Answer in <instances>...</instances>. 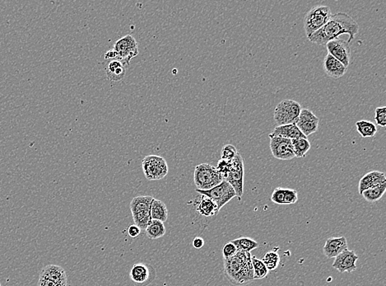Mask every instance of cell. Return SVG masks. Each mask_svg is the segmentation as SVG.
Here are the masks:
<instances>
[{
	"label": "cell",
	"mask_w": 386,
	"mask_h": 286,
	"mask_svg": "<svg viewBox=\"0 0 386 286\" xmlns=\"http://www.w3.org/2000/svg\"><path fill=\"white\" fill-rule=\"evenodd\" d=\"M358 22L346 13H338L332 14L323 27L309 37L308 40L312 43L318 45H326V43L338 39L342 35L349 36L347 43L349 44L355 38L359 31Z\"/></svg>",
	"instance_id": "6da1fadb"
},
{
	"label": "cell",
	"mask_w": 386,
	"mask_h": 286,
	"mask_svg": "<svg viewBox=\"0 0 386 286\" xmlns=\"http://www.w3.org/2000/svg\"><path fill=\"white\" fill-rule=\"evenodd\" d=\"M250 252L237 251V253L224 260V271L228 280L237 285L247 284L254 280Z\"/></svg>",
	"instance_id": "7a4b0ae2"
},
{
	"label": "cell",
	"mask_w": 386,
	"mask_h": 286,
	"mask_svg": "<svg viewBox=\"0 0 386 286\" xmlns=\"http://www.w3.org/2000/svg\"><path fill=\"white\" fill-rule=\"evenodd\" d=\"M194 181L198 190H208L219 185L223 180L215 167L201 164L195 168Z\"/></svg>",
	"instance_id": "3957f363"
},
{
	"label": "cell",
	"mask_w": 386,
	"mask_h": 286,
	"mask_svg": "<svg viewBox=\"0 0 386 286\" xmlns=\"http://www.w3.org/2000/svg\"><path fill=\"white\" fill-rule=\"evenodd\" d=\"M154 198L150 196H139L131 201V210L133 218L140 230H146L151 218V205Z\"/></svg>",
	"instance_id": "277c9868"
},
{
	"label": "cell",
	"mask_w": 386,
	"mask_h": 286,
	"mask_svg": "<svg viewBox=\"0 0 386 286\" xmlns=\"http://www.w3.org/2000/svg\"><path fill=\"white\" fill-rule=\"evenodd\" d=\"M330 8L325 5L313 7L304 18V29L307 38L327 23L332 16Z\"/></svg>",
	"instance_id": "5b68a950"
},
{
	"label": "cell",
	"mask_w": 386,
	"mask_h": 286,
	"mask_svg": "<svg viewBox=\"0 0 386 286\" xmlns=\"http://www.w3.org/2000/svg\"><path fill=\"white\" fill-rule=\"evenodd\" d=\"M302 111L299 103L291 99H285L276 106L273 118L278 125L293 124L297 122Z\"/></svg>",
	"instance_id": "8992f818"
},
{
	"label": "cell",
	"mask_w": 386,
	"mask_h": 286,
	"mask_svg": "<svg viewBox=\"0 0 386 286\" xmlns=\"http://www.w3.org/2000/svg\"><path fill=\"white\" fill-rule=\"evenodd\" d=\"M143 173L149 181L163 179L168 174V165L163 157L148 155L142 162Z\"/></svg>",
	"instance_id": "52a82bcc"
},
{
	"label": "cell",
	"mask_w": 386,
	"mask_h": 286,
	"mask_svg": "<svg viewBox=\"0 0 386 286\" xmlns=\"http://www.w3.org/2000/svg\"><path fill=\"white\" fill-rule=\"evenodd\" d=\"M196 192L210 198L217 205V209L219 211L224 205H227L235 197H237L234 189L226 181H221L219 185L212 188L210 190H201L196 189Z\"/></svg>",
	"instance_id": "ba28073f"
},
{
	"label": "cell",
	"mask_w": 386,
	"mask_h": 286,
	"mask_svg": "<svg viewBox=\"0 0 386 286\" xmlns=\"http://www.w3.org/2000/svg\"><path fill=\"white\" fill-rule=\"evenodd\" d=\"M244 175H245V168H244L243 158L238 153L237 156L231 161L230 172L224 181H228V183L233 187L239 200H241L243 196Z\"/></svg>",
	"instance_id": "9c48e42d"
},
{
	"label": "cell",
	"mask_w": 386,
	"mask_h": 286,
	"mask_svg": "<svg viewBox=\"0 0 386 286\" xmlns=\"http://www.w3.org/2000/svg\"><path fill=\"white\" fill-rule=\"evenodd\" d=\"M114 50L117 54L118 59L130 66V62L139 54V45L135 38L131 35H126L114 44Z\"/></svg>",
	"instance_id": "30bf717a"
},
{
	"label": "cell",
	"mask_w": 386,
	"mask_h": 286,
	"mask_svg": "<svg viewBox=\"0 0 386 286\" xmlns=\"http://www.w3.org/2000/svg\"><path fill=\"white\" fill-rule=\"evenodd\" d=\"M269 137V147L273 157L279 160H292L295 157L292 140L270 135Z\"/></svg>",
	"instance_id": "8fae6325"
},
{
	"label": "cell",
	"mask_w": 386,
	"mask_h": 286,
	"mask_svg": "<svg viewBox=\"0 0 386 286\" xmlns=\"http://www.w3.org/2000/svg\"><path fill=\"white\" fill-rule=\"evenodd\" d=\"M326 46L329 52L328 54L338 59L346 68L349 66L351 60V48L349 44L338 38L328 42Z\"/></svg>",
	"instance_id": "7c38bea8"
},
{
	"label": "cell",
	"mask_w": 386,
	"mask_h": 286,
	"mask_svg": "<svg viewBox=\"0 0 386 286\" xmlns=\"http://www.w3.org/2000/svg\"><path fill=\"white\" fill-rule=\"evenodd\" d=\"M319 123V119L310 110L302 109L296 124L304 136L308 137L316 132Z\"/></svg>",
	"instance_id": "4fadbf2b"
},
{
	"label": "cell",
	"mask_w": 386,
	"mask_h": 286,
	"mask_svg": "<svg viewBox=\"0 0 386 286\" xmlns=\"http://www.w3.org/2000/svg\"><path fill=\"white\" fill-rule=\"evenodd\" d=\"M358 256L353 250H346L337 256L332 267L340 273H350L357 270V262Z\"/></svg>",
	"instance_id": "5bb4252c"
},
{
	"label": "cell",
	"mask_w": 386,
	"mask_h": 286,
	"mask_svg": "<svg viewBox=\"0 0 386 286\" xmlns=\"http://www.w3.org/2000/svg\"><path fill=\"white\" fill-rule=\"evenodd\" d=\"M386 183L385 174L380 171H371L367 174H365L358 184V190L359 193H362L369 188L379 186L382 184Z\"/></svg>",
	"instance_id": "9a60e30c"
},
{
	"label": "cell",
	"mask_w": 386,
	"mask_h": 286,
	"mask_svg": "<svg viewBox=\"0 0 386 286\" xmlns=\"http://www.w3.org/2000/svg\"><path fill=\"white\" fill-rule=\"evenodd\" d=\"M324 254L328 258H335L337 256L347 250V242L345 237L329 238L324 246Z\"/></svg>",
	"instance_id": "2e32d148"
},
{
	"label": "cell",
	"mask_w": 386,
	"mask_h": 286,
	"mask_svg": "<svg viewBox=\"0 0 386 286\" xmlns=\"http://www.w3.org/2000/svg\"><path fill=\"white\" fill-rule=\"evenodd\" d=\"M40 277L52 280L62 285H67L68 277L66 271L63 267L57 265H48L44 267L42 270Z\"/></svg>",
	"instance_id": "e0dca14e"
},
{
	"label": "cell",
	"mask_w": 386,
	"mask_h": 286,
	"mask_svg": "<svg viewBox=\"0 0 386 286\" xmlns=\"http://www.w3.org/2000/svg\"><path fill=\"white\" fill-rule=\"evenodd\" d=\"M324 70L328 76L339 79L346 74L347 68L332 55L327 54L324 59Z\"/></svg>",
	"instance_id": "ac0fdd59"
},
{
	"label": "cell",
	"mask_w": 386,
	"mask_h": 286,
	"mask_svg": "<svg viewBox=\"0 0 386 286\" xmlns=\"http://www.w3.org/2000/svg\"><path fill=\"white\" fill-rule=\"evenodd\" d=\"M127 68L128 66H126L124 62L119 59L111 60L106 66L107 78L111 81H120L125 76Z\"/></svg>",
	"instance_id": "d6986e66"
},
{
	"label": "cell",
	"mask_w": 386,
	"mask_h": 286,
	"mask_svg": "<svg viewBox=\"0 0 386 286\" xmlns=\"http://www.w3.org/2000/svg\"><path fill=\"white\" fill-rule=\"evenodd\" d=\"M270 136H280V137L289 139V140H294L298 138L306 137L301 132L298 127L297 126L296 123L293 124H284V125H278L275 127Z\"/></svg>",
	"instance_id": "ffe728a7"
},
{
	"label": "cell",
	"mask_w": 386,
	"mask_h": 286,
	"mask_svg": "<svg viewBox=\"0 0 386 286\" xmlns=\"http://www.w3.org/2000/svg\"><path fill=\"white\" fill-rule=\"evenodd\" d=\"M196 210L200 213V215L206 218L216 216L219 212L215 202L203 195L196 204Z\"/></svg>",
	"instance_id": "44dd1931"
},
{
	"label": "cell",
	"mask_w": 386,
	"mask_h": 286,
	"mask_svg": "<svg viewBox=\"0 0 386 286\" xmlns=\"http://www.w3.org/2000/svg\"><path fill=\"white\" fill-rule=\"evenodd\" d=\"M150 272L148 267L143 263L135 264L130 272L131 280L135 284H143L149 278Z\"/></svg>",
	"instance_id": "7402d4cb"
},
{
	"label": "cell",
	"mask_w": 386,
	"mask_h": 286,
	"mask_svg": "<svg viewBox=\"0 0 386 286\" xmlns=\"http://www.w3.org/2000/svg\"><path fill=\"white\" fill-rule=\"evenodd\" d=\"M151 218L155 220L166 222L168 218V210L164 202L154 199L151 205Z\"/></svg>",
	"instance_id": "603a6c76"
},
{
	"label": "cell",
	"mask_w": 386,
	"mask_h": 286,
	"mask_svg": "<svg viewBox=\"0 0 386 286\" xmlns=\"http://www.w3.org/2000/svg\"><path fill=\"white\" fill-rule=\"evenodd\" d=\"M146 234L150 239H157L166 234V227L164 223L160 221L152 219L146 228Z\"/></svg>",
	"instance_id": "cb8c5ba5"
},
{
	"label": "cell",
	"mask_w": 386,
	"mask_h": 286,
	"mask_svg": "<svg viewBox=\"0 0 386 286\" xmlns=\"http://www.w3.org/2000/svg\"><path fill=\"white\" fill-rule=\"evenodd\" d=\"M293 151L295 157L302 158L306 157V153H308L310 149V143L307 137L298 138L292 140Z\"/></svg>",
	"instance_id": "d4e9b609"
},
{
	"label": "cell",
	"mask_w": 386,
	"mask_h": 286,
	"mask_svg": "<svg viewBox=\"0 0 386 286\" xmlns=\"http://www.w3.org/2000/svg\"><path fill=\"white\" fill-rule=\"evenodd\" d=\"M386 190V183L369 188L362 193L363 198L368 202L374 203L376 201H380L382 197L384 196Z\"/></svg>",
	"instance_id": "484cf974"
},
{
	"label": "cell",
	"mask_w": 386,
	"mask_h": 286,
	"mask_svg": "<svg viewBox=\"0 0 386 286\" xmlns=\"http://www.w3.org/2000/svg\"><path fill=\"white\" fill-rule=\"evenodd\" d=\"M357 131L363 138H373L377 133V127L369 120H359L356 123Z\"/></svg>",
	"instance_id": "4316f807"
},
{
	"label": "cell",
	"mask_w": 386,
	"mask_h": 286,
	"mask_svg": "<svg viewBox=\"0 0 386 286\" xmlns=\"http://www.w3.org/2000/svg\"><path fill=\"white\" fill-rule=\"evenodd\" d=\"M232 243L236 246L237 251H243V252H250L259 247V243L257 242L248 237H241L235 240H232Z\"/></svg>",
	"instance_id": "83f0119b"
},
{
	"label": "cell",
	"mask_w": 386,
	"mask_h": 286,
	"mask_svg": "<svg viewBox=\"0 0 386 286\" xmlns=\"http://www.w3.org/2000/svg\"><path fill=\"white\" fill-rule=\"evenodd\" d=\"M251 262L253 272H254V280H261L267 276L269 271L267 267H265V265L263 263L262 261L252 256Z\"/></svg>",
	"instance_id": "f1b7e54d"
},
{
	"label": "cell",
	"mask_w": 386,
	"mask_h": 286,
	"mask_svg": "<svg viewBox=\"0 0 386 286\" xmlns=\"http://www.w3.org/2000/svg\"><path fill=\"white\" fill-rule=\"evenodd\" d=\"M263 263L267 267L268 271H275L280 263V257L277 251H270L265 254L263 258Z\"/></svg>",
	"instance_id": "f546056e"
},
{
	"label": "cell",
	"mask_w": 386,
	"mask_h": 286,
	"mask_svg": "<svg viewBox=\"0 0 386 286\" xmlns=\"http://www.w3.org/2000/svg\"><path fill=\"white\" fill-rule=\"evenodd\" d=\"M237 153H238V151L236 147L233 146L232 144H226L221 149V160L230 162L237 156Z\"/></svg>",
	"instance_id": "4dcf8cb0"
},
{
	"label": "cell",
	"mask_w": 386,
	"mask_h": 286,
	"mask_svg": "<svg viewBox=\"0 0 386 286\" xmlns=\"http://www.w3.org/2000/svg\"><path fill=\"white\" fill-rule=\"evenodd\" d=\"M297 201H298V193L297 190L285 188L283 205H294L297 203Z\"/></svg>",
	"instance_id": "1f68e13d"
},
{
	"label": "cell",
	"mask_w": 386,
	"mask_h": 286,
	"mask_svg": "<svg viewBox=\"0 0 386 286\" xmlns=\"http://www.w3.org/2000/svg\"><path fill=\"white\" fill-rule=\"evenodd\" d=\"M217 170L221 176L222 180H225L228 177V173L230 172L231 161H226L224 160H220L217 163Z\"/></svg>",
	"instance_id": "d6a6232c"
},
{
	"label": "cell",
	"mask_w": 386,
	"mask_h": 286,
	"mask_svg": "<svg viewBox=\"0 0 386 286\" xmlns=\"http://www.w3.org/2000/svg\"><path fill=\"white\" fill-rule=\"evenodd\" d=\"M375 120L377 125L386 126V107H377L375 109Z\"/></svg>",
	"instance_id": "836d02e7"
},
{
	"label": "cell",
	"mask_w": 386,
	"mask_h": 286,
	"mask_svg": "<svg viewBox=\"0 0 386 286\" xmlns=\"http://www.w3.org/2000/svg\"><path fill=\"white\" fill-rule=\"evenodd\" d=\"M285 188L278 187L274 189L271 196V201L276 205H283Z\"/></svg>",
	"instance_id": "e575fe53"
},
{
	"label": "cell",
	"mask_w": 386,
	"mask_h": 286,
	"mask_svg": "<svg viewBox=\"0 0 386 286\" xmlns=\"http://www.w3.org/2000/svg\"><path fill=\"white\" fill-rule=\"evenodd\" d=\"M237 249L232 242L227 243L222 248V256H223L224 260L229 259V258L234 257L237 253Z\"/></svg>",
	"instance_id": "d590c367"
},
{
	"label": "cell",
	"mask_w": 386,
	"mask_h": 286,
	"mask_svg": "<svg viewBox=\"0 0 386 286\" xmlns=\"http://www.w3.org/2000/svg\"><path fill=\"white\" fill-rule=\"evenodd\" d=\"M128 234L131 238H137L139 234H141V230L137 225H132L128 227Z\"/></svg>",
	"instance_id": "8d00e7d4"
},
{
	"label": "cell",
	"mask_w": 386,
	"mask_h": 286,
	"mask_svg": "<svg viewBox=\"0 0 386 286\" xmlns=\"http://www.w3.org/2000/svg\"><path fill=\"white\" fill-rule=\"evenodd\" d=\"M38 286H65L62 284H58L56 282L52 281V280H47L43 277L39 278V281H38Z\"/></svg>",
	"instance_id": "74e56055"
},
{
	"label": "cell",
	"mask_w": 386,
	"mask_h": 286,
	"mask_svg": "<svg viewBox=\"0 0 386 286\" xmlns=\"http://www.w3.org/2000/svg\"><path fill=\"white\" fill-rule=\"evenodd\" d=\"M105 59H107L108 61L114 60V59H118L117 54H116V52H115L113 49H111V50H108V51L106 53V55H105Z\"/></svg>",
	"instance_id": "f35d334b"
},
{
	"label": "cell",
	"mask_w": 386,
	"mask_h": 286,
	"mask_svg": "<svg viewBox=\"0 0 386 286\" xmlns=\"http://www.w3.org/2000/svg\"><path fill=\"white\" fill-rule=\"evenodd\" d=\"M204 240L200 237H196L193 240V246L195 248L200 249L204 247Z\"/></svg>",
	"instance_id": "ab89813d"
},
{
	"label": "cell",
	"mask_w": 386,
	"mask_h": 286,
	"mask_svg": "<svg viewBox=\"0 0 386 286\" xmlns=\"http://www.w3.org/2000/svg\"><path fill=\"white\" fill-rule=\"evenodd\" d=\"M0 286H1V284H0Z\"/></svg>",
	"instance_id": "60d3db41"
}]
</instances>
